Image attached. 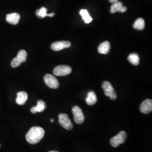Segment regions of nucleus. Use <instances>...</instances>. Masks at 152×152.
Listing matches in <instances>:
<instances>
[{
    "label": "nucleus",
    "mask_w": 152,
    "mask_h": 152,
    "mask_svg": "<svg viewBox=\"0 0 152 152\" xmlns=\"http://www.w3.org/2000/svg\"><path fill=\"white\" fill-rule=\"evenodd\" d=\"M45 135L44 129L38 126L32 127L26 134V140L31 144H37L42 140Z\"/></svg>",
    "instance_id": "1"
},
{
    "label": "nucleus",
    "mask_w": 152,
    "mask_h": 152,
    "mask_svg": "<svg viewBox=\"0 0 152 152\" xmlns=\"http://www.w3.org/2000/svg\"><path fill=\"white\" fill-rule=\"evenodd\" d=\"M127 138V133L122 131L119 132L116 136L111 138L110 140V144L112 147L116 148L118 147L120 144H124Z\"/></svg>",
    "instance_id": "2"
},
{
    "label": "nucleus",
    "mask_w": 152,
    "mask_h": 152,
    "mask_svg": "<svg viewBox=\"0 0 152 152\" xmlns=\"http://www.w3.org/2000/svg\"><path fill=\"white\" fill-rule=\"evenodd\" d=\"M27 58V53L25 50H22L19 51L16 55V57L11 61V66L12 68H16L19 66L22 63H24L26 61Z\"/></svg>",
    "instance_id": "3"
},
{
    "label": "nucleus",
    "mask_w": 152,
    "mask_h": 152,
    "mask_svg": "<svg viewBox=\"0 0 152 152\" xmlns=\"http://www.w3.org/2000/svg\"><path fill=\"white\" fill-rule=\"evenodd\" d=\"M102 88L104 90V94L110 98L112 100H115L117 98V94L115 92L112 84L108 81H104L102 83Z\"/></svg>",
    "instance_id": "4"
},
{
    "label": "nucleus",
    "mask_w": 152,
    "mask_h": 152,
    "mask_svg": "<svg viewBox=\"0 0 152 152\" xmlns=\"http://www.w3.org/2000/svg\"><path fill=\"white\" fill-rule=\"evenodd\" d=\"M59 122L62 127L67 130H71L73 128V125L66 114L61 113L59 115Z\"/></svg>",
    "instance_id": "5"
},
{
    "label": "nucleus",
    "mask_w": 152,
    "mask_h": 152,
    "mask_svg": "<svg viewBox=\"0 0 152 152\" xmlns=\"http://www.w3.org/2000/svg\"><path fill=\"white\" fill-rule=\"evenodd\" d=\"M72 72L71 66L68 65H59L55 67L53 73L55 76H65L69 75Z\"/></svg>",
    "instance_id": "6"
},
{
    "label": "nucleus",
    "mask_w": 152,
    "mask_h": 152,
    "mask_svg": "<svg viewBox=\"0 0 152 152\" xmlns=\"http://www.w3.org/2000/svg\"><path fill=\"white\" fill-rule=\"evenodd\" d=\"M72 113L74 116L75 122L77 124H82L85 120V116L81 109L78 106H75L72 108Z\"/></svg>",
    "instance_id": "7"
},
{
    "label": "nucleus",
    "mask_w": 152,
    "mask_h": 152,
    "mask_svg": "<svg viewBox=\"0 0 152 152\" xmlns=\"http://www.w3.org/2000/svg\"><path fill=\"white\" fill-rule=\"evenodd\" d=\"M44 81L45 83L51 88H57L59 86V83L54 76L47 74L44 76Z\"/></svg>",
    "instance_id": "8"
},
{
    "label": "nucleus",
    "mask_w": 152,
    "mask_h": 152,
    "mask_svg": "<svg viewBox=\"0 0 152 152\" xmlns=\"http://www.w3.org/2000/svg\"><path fill=\"white\" fill-rule=\"evenodd\" d=\"M71 46V44L70 42L62 41H58V42H54L51 45V48L54 51H60V50L65 49V48H68Z\"/></svg>",
    "instance_id": "9"
},
{
    "label": "nucleus",
    "mask_w": 152,
    "mask_h": 152,
    "mask_svg": "<svg viewBox=\"0 0 152 152\" xmlns=\"http://www.w3.org/2000/svg\"><path fill=\"white\" fill-rule=\"evenodd\" d=\"M140 110L141 113L148 114L152 110V100L151 99H147L144 100L140 105Z\"/></svg>",
    "instance_id": "10"
},
{
    "label": "nucleus",
    "mask_w": 152,
    "mask_h": 152,
    "mask_svg": "<svg viewBox=\"0 0 152 152\" xmlns=\"http://www.w3.org/2000/svg\"><path fill=\"white\" fill-rule=\"evenodd\" d=\"M20 15L16 12L11 13L6 15V21L13 25L17 24L20 20Z\"/></svg>",
    "instance_id": "11"
},
{
    "label": "nucleus",
    "mask_w": 152,
    "mask_h": 152,
    "mask_svg": "<svg viewBox=\"0 0 152 152\" xmlns=\"http://www.w3.org/2000/svg\"><path fill=\"white\" fill-rule=\"evenodd\" d=\"M28 95L27 93L24 91H20L18 92L17 94V98H16V103L19 105H24L26 103L28 100Z\"/></svg>",
    "instance_id": "12"
},
{
    "label": "nucleus",
    "mask_w": 152,
    "mask_h": 152,
    "mask_svg": "<svg viewBox=\"0 0 152 152\" xmlns=\"http://www.w3.org/2000/svg\"><path fill=\"white\" fill-rule=\"evenodd\" d=\"M46 108V104L43 100H39L37 102V105L36 107H32L31 110V112L34 114L37 112H42Z\"/></svg>",
    "instance_id": "13"
},
{
    "label": "nucleus",
    "mask_w": 152,
    "mask_h": 152,
    "mask_svg": "<svg viewBox=\"0 0 152 152\" xmlns=\"http://www.w3.org/2000/svg\"><path fill=\"white\" fill-rule=\"evenodd\" d=\"M110 49V45L108 41H105L100 44L98 48V52L100 54H108Z\"/></svg>",
    "instance_id": "14"
},
{
    "label": "nucleus",
    "mask_w": 152,
    "mask_h": 152,
    "mask_svg": "<svg viewBox=\"0 0 152 152\" xmlns=\"http://www.w3.org/2000/svg\"><path fill=\"white\" fill-rule=\"evenodd\" d=\"M86 102L88 105H93L96 103L97 102V97L94 91L88 92Z\"/></svg>",
    "instance_id": "15"
},
{
    "label": "nucleus",
    "mask_w": 152,
    "mask_h": 152,
    "mask_svg": "<svg viewBox=\"0 0 152 152\" xmlns=\"http://www.w3.org/2000/svg\"><path fill=\"white\" fill-rule=\"evenodd\" d=\"M128 60L134 65H138L140 63L139 56L136 53H132L129 55L128 56Z\"/></svg>",
    "instance_id": "16"
},
{
    "label": "nucleus",
    "mask_w": 152,
    "mask_h": 152,
    "mask_svg": "<svg viewBox=\"0 0 152 152\" xmlns=\"http://www.w3.org/2000/svg\"><path fill=\"white\" fill-rule=\"evenodd\" d=\"M133 27L138 30H142L145 28V21L142 18H138L133 24Z\"/></svg>",
    "instance_id": "17"
},
{
    "label": "nucleus",
    "mask_w": 152,
    "mask_h": 152,
    "mask_svg": "<svg viewBox=\"0 0 152 152\" xmlns=\"http://www.w3.org/2000/svg\"><path fill=\"white\" fill-rule=\"evenodd\" d=\"M80 15H81L82 18H83V20L86 23H90V22H92V18L90 16L86 10H85V9L81 10L80 12Z\"/></svg>",
    "instance_id": "18"
},
{
    "label": "nucleus",
    "mask_w": 152,
    "mask_h": 152,
    "mask_svg": "<svg viewBox=\"0 0 152 152\" xmlns=\"http://www.w3.org/2000/svg\"><path fill=\"white\" fill-rule=\"evenodd\" d=\"M122 6H123V4L121 2H119V1L116 2L114 4H113V5L111 6L110 11L112 14H114L117 12H120Z\"/></svg>",
    "instance_id": "19"
},
{
    "label": "nucleus",
    "mask_w": 152,
    "mask_h": 152,
    "mask_svg": "<svg viewBox=\"0 0 152 152\" xmlns=\"http://www.w3.org/2000/svg\"><path fill=\"white\" fill-rule=\"evenodd\" d=\"M36 15L41 18H44L46 16H48L47 14V9L45 8V7H42L41 9H38L36 11Z\"/></svg>",
    "instance_id": "20"
},
{
    "label": "nucleus",
    "mask_w": 152,
    "mask_h": 152,
    "mask_svg": "<svg viewBox=\"0 0 152 152\" xmlns=\"http://www.w3.org/2000/svg\"><path fill=\"white\" fill-rule=\"evenodd\" d=\"M127 11V7H126V6H122V7L121 8V10H120V12H125L126 11Z\"/></svg>",
    "instance_id": "21"
},
{
    "label": "nucleus",
    "mask_w": 152,
    "mask_h": 152,
    "mask_svg": "<svg viewBox=\"0 0 152 152\" xmlns=\"http://www.w3.org/2000/svg\"><path fill=\"white\" fill-rule=\"evenodd\" d=\"M119 0H109V1H110V2H111V3H112V4H114L115 2H118Z\"/></svg>",
    "instance_id": "22"
},
{
    "label": "nucleus",
    "mask_w": 152,
    "mask_h": 152,
    "mask_svg": "<svg viewBox=\"0 0 152 152\" xmlns=\"http://www.w3.org/2000/svg\"><path fill=\"white\" fill-rule=\"evenodd\" d=\"M55 15V13L53 12V13H51V14H48V16H50V17H53Z\"/></svg>",
    "instance_id": "23"
},
{
    "label": "nucleus",
    "mask_w": 152,
    "mask_h": 152,
    "mask_svg": "<svg viewBox=\"0 0 152 152\" xmlns=\"http://www.w3.org/2000/svg\"><path fill=\"white\" fill-rule=\"evenodd\" d=\"M50 121H51V122H54V119H51V120H50Z\"/></svg>",
    "instance_id": "24"
},
{
    "label": "nucleus",
    "mask_w": 152,
    "mask_h": 152,
    "mask_svg": "<svg viewBox=\"0 0 152 152\" xmlns=\"http://www.w3.org/2000/svg\"><path fill=\"white\" fill-rule=\"evenodd\" d=\"M58 152V151H50V152Z\"/></svg>",
    "instance_id": "25"
}]
</instances>
